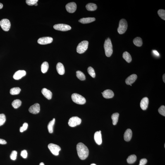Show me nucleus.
Here are the masks:
<instances>
[{"mask_svg": "<svg viewBox=\"0 0 165 165\" xmlns=\"http://www.w3.org/2000/svg\"><path fill=\"white\" fill-rule=\"evenodd\" d=\"M77 154L80 159L85 160L88 157L89 151L85 144L81 142L78 143L77 146Z\"/></svg>", "mask_w": 165, "mask_h": 165, "instance_id": "nucleus-1", "label": "nucleus"}, {"mask_svg": "<svg viewBox=\"0 0 165 165\" xmlns=\"http://www.w3.org/2000/svg\"><path fill=\"white\" fill-rule=\"evenodd\" d=\"M105 53L106 56L110 57L113 54V45L111 39L108 38L106 39L104 44Z\"/></svg>", "mask_w": 165, "mask_h": 165, "instance_id": "nucleus-2", "label": "nucleus"}, {"mask_svg": "<svg viewBox=\"0 0 165 165\" xmlns=\"http://www.w3.org/2000/svg\"><path fill=\"white\" fill-rule=\"evenodd\" d=\"M72 99L74 102L78 104H84L86 102V99L85 98L80 94L77 93L72 94Z\"/></svg>", "mask_w": 165, "mask_h": 165, "instance_id": "nucleus-3", "label": "nucleus"}, {"mask_svg": "<svg viewBox=\"0 0 165 165\" xmlns=\"http://www.w3.org/2000/svg\"><path fill=\"white\" fill-rule=\"evenodd\" d=\"M128 28V23L126 20L122 19L120 20L118 29V33L120 34L124 33Z\"/></svg>", "mask_w": 165, "mask_h": 165, "instance_id": "nucleus-4", "label": "nucleus"}, {"mask_svg": "<svg viewBox=\"0 0 165 165\" xmlns=\"http://www.w3.org/2000/svg\"><path fill=\"white\" fill-rule=\"evenodd\" d=\"M88 42L86 40L82 41L78 45L77 51L79 54H81L85 52L88 48Z\"/></svg>", "mask_w": 165, "mask_h": 165, "instance_id": "nucleus-5", "label": "nucleus"}, {"mask_svg": "<svg viewBox=\"0 0 165 165\" xmlns=\"http://www.w3.org/2000/svg\"><path fill=\"white\" fill-rule=\"evenodd\" d=\"M48 148L52 153L55 156L58 155L60 151L61 150V148L59 146L53 143L49 144Z\"/></svg>", "mask_w": 165, "mask_h": 165, "instance_id": "nucleus-6", "label": "nucleus"}, {"mask_svg": "<svg viewBox=\"0 0 165 165\" xmlns=\"http://www.w3.org/2000/svg\"><path fill=\"white\" fill-rule=\"evenodd\" d=\"M81 122V120L77 116H73L70 119L68 122L69 125L71 127H74L80 125Z\"/></svg>", "mask_w": 165, "mask_h": 165, "instance_id": "nucleus-7", "label": "nucleus"}, {"mask_svg": "<svg viewBox=\"0 0 165 165\" xmlns=\"http://www.w3.org/2000/svg\"><path fill=\"white\" fill-rule=\"evenodd\" d=\"M0 25L3 30L5 31H8L11 26L9 20L7 19H4L0 22Z\"/></svg>", "mask_w": 165, "mask_h": 165, "instance_id": "nucleus-8", "label": "nucleus"}, {"mask_svg": "<svg viewBox=\"0 0 165 165\" xmlns=\"http://www.w3.org/2000/svg\"><path fill=\"white\" fill-rule=\"evenodd\" d=\"M53 27L55 30L62 31H66L71 29V27L70 25L65 24H58L54 25Z\"/></svg>", "mask_w": 165, "mask_h": 165, "instance_id": "nucleus-9", "label": "nucleus"}, {"mask_svg": "<svg viewBox=\"0 0 165 165\" xmlns=\"http://www.w3.org/2000/svg\"><path fill=\"white\" fill-rule=\"evenodd\" d=\"M53 41V39L52 37H45L39 38L37 42L39 44L45 45L51 43Z\"/></svg>", "mask_w": 165, "mask_h": 165, "instance_id": "nucleus-10", "label": "nucleus"}, {"mask_svg": "<svg viewBox=\"0 0 165 165\" xmlns=\"http://www.w3.org/2000/svg\"><path fill=\"white\" fill-rule=\"evenodd\" d=\"M30 113L33 114H37L40 111V106L39 104L36 103L31 106L29 109Z\"/></svg>", "mask_w": 165, "mask_h": 165, "instance_id": "nucleus-11", "label": "nucleus"}, {"mask_svg": "<svg viewBox=\"0 0 165 165\" xmlns=\"http://www.w3.org/2000/svg\"><path fill=\"white\" fill-rule=\"evenodd\" d=\"M67 11L70 13H73L76 11L77 6L74 2H71L68 3L66 5Z\"/></svg>", "mask_w": 165, "mask_h": 165, "instance_id": "nucleus-12", "label": "nucleus"}, {"mask_svg": "<svg viewBox=\"0 0 165 165\" xmlns=\"http://www.w3.org/2000/svg\"><path fill=\"white\" fill-rule=\"evenodd\" d=\"M26 74V72L25 70H19L15 72L13 75V78L15 80H18L25 76Z\"/></svg>", "mask_w": 165, "mask_h": 165, "instance_id": "nucleus-13", "label": "nucleus"}, {"mask_svg": "<svg viewBox=\"0 0 165 165\" xmlns=\"http://www.w3.org/2000/svg\"><path fill=\"white\" fill-rule=\"evenodd\" d=\"M94 139L96 143L98 145H100L102 144V140L101 130L96 132L94 134Z\"/></svg>", "mask_w": 165, "mask_h": 165, "instance_id": "nucleus-14", "label": "nucleus"}, {"mask_svg": "<svg viewBox=\"0 0 165 165\" xmlns=\"http://www.w3.org/2000/svg\"><path fill=\"white\" fill-rule=\"evenodd\" d=\"M149 101L148 98L144 97L142 99L140 104V107L143 110L147 109L149 104Z\"/></svg>", "mask_w": 165, "mask_h": 165, "instance_id": "nucleus-15", "label": "nucleus"}, {"mask_svg": "<svg viewBox=\"0 0 165 165\" xmlns=\"http://www.w3.org/2000/svg\"><path fill=\"white\" fill-rule=\"evenodd\" d=\"M137 78V76L135 74L131 75L126 79L125 80V82L127 85H131L135 81Z\"/></svg>", "mask_w": 165, "mask_h": 165, "instance_id": "nucleus-16", "label": "nucleus"}, {"mask_svg": "<svg viewBox=\"0 0 165 165\" xmlns=\"http://www.w3.org/2000/svg\"><path fill=\"white\" fill-rule=\"evenodd\" d=\"M102 95L105 98H112L114 96V93L113 91L109 89H107L102 93Z\"/></svg>", "mask_w": 165, "mask_h": 165, "instance_id": "nucleus-17", "label": "nucleus"}, {"mask_svg": "<svg viewBox=\"0 0 165 165\" xmlns=\"http://www.w3.org/2000/svg\"><path fill=\"white\" fill-rule=\"evenodd\" d=\"M42 94L44 97L48 99H51L52 97V94L50 91L46 88H44L41 91Z\"/></svg>", "mask_w": 165, "mask_h": 165, "instance_id": "nucleus-18", "label": "nucleus"}, {"mask_svg": "<svg viewBox=\"0 0 165 165\" xmlns=\"http://www.w3.org/2000/svg\"><path fill=\"white\" fill-rule=\"evenodd\" d=\"M132 130L130 129H128L125 132L124 135V139L127 142L129 141L132 138Z\"/></svg>", "mask_w": 165, "mask_h": 165, "instance_id": "nucleus-19", "label": "nucleus"}, {"mask_svg": "<svg viewBox=\"0 0 165 165\" xmlns=\"http://www.w3.org/2000/svg\"><path fill=\"white\" fill-rule=\"evenodd\" d=\"M56 69L59 74L63 75L65 73V70L63 65L60 63H58L56 66Z\"/></svg>", "mask_w": 165, "mask_h": 165, "instance_id": "nucleus-20", "label": "nucleus"}, {"mask_svg": "<svg viewBox=\"0 0 165 165\" xmlns=\"http://www.w3.org/2000/svg\"><path fill=\"white\" fill-rule=\"evenodd\" d=\"M95 19L94 18H83L79 20V22L82 24H86L91 23L95 21Z\"/></svg>", "mask_w": 165, "mask_h": 165, "instance_id": "nucleus-21", "label": "nucleus"}, {"mask_svg": "<svg viewBox=\"0 0 165 165\" xmlns=\"http://www.w3.org/2000/svg\"><path fill=\"white\" fill-rule=\"evenodd\" d=\"M86 8L88 11H94L97 9V5L93 3H89L86 5Z\"/></svg>", "mask_w": 165, "mask_h": 165, "instance_id": "nucleus-22", "label": "nucleus"}, {"mask_svg": "<svg viewBox=\"0 0 165 165\" xmlns=\"http://www.w3.org/2000/svg\"><path fill=\"white\" fill-rule=\"evenodd\" d=\"M55 118H53L52 121H50L48 124L47 128L50 133H52L53 132V127H54L55 122Z\"/></svg>", "mask_w": 165, "mask_h": 165, "instance_id": "nucleus-23", "label": "nucleus"}, {"mask_svg": "<svg viewBox=\"0 0 165 165\" xmlns=\"http://www.w3.org/2000/svg\"><path fill=\"white\" fill-rule=\"evenodd\" d=\"M49 68V64L47 62H44L41 65V70L43 73H46L47 72Z\"/></svg>", "mask_w": 165, "mask_h": 165, "instance_id": "nucleus-24", "label": "nucleus"}, {"mask_svg": "<svg viewBox=\"0 0 165 165\" xmlns=\"http://www.w3.org/2000/svg\"><path fill=\"white\" fill-rule=\"evenodd\" d=\"M123 58L128 63H130L132 60V58L130 54L127 51L124 52L123 55Z\"/></svg>", "mask_w": 165, "mask_h": 165, "instance_id": "nucleus-25", "label": "nucleus"}, {"mask_svg": "<svg viewBox=\"0 0 165 165\" xmlns=\"http://www.w3.org/2000/svg\"><path fill=\"white\" fill-rule=\"evenodd\" d=\"M133 42L134 44L137 47H141L142 44V39L140 37H137L134 39Z\"/></svg>", "mask_w": 165, "mask_h": 165, "instance_id": "nucleus-26", "label": "nucleus"}, {"mask_svg": "<svg viewBox=\"0 0 165 165\" xmlns=\"http://www.w3.org/2000/svg\"><path fill=\"white\" fill-rule=\"evenodd\" d=\"M119 113H113L111 116L112 119V120L113 123V125H116L118 121Z\"/></svg>", "mask_w": 165, "mask_h": 165, "instance_id": "nucleus-27", "label": "nucleus"}, {"mask_svg": "<svg viewBox=\"0 0 165 165\" xmlns=\"http://www.w3.org/2000/svg\"><path fill=\"white\" fill-rule=\"evenodd\" d=\"M20 91H21V89L19 87H13L10 90V93L11 95H17L19 94Z\"/></svg>", "mask_w": 165, "mask_h": 165, "instance_id": "nucleus-28", "label": "nucleus"}, {"mask_svg": "<svg viewBox=\"0 0 165 165\" xmlns=\"http://www.w3.org/2000/svg\"><path fill=\"white\" fill-rule=\"evenodd\" d=\"M136 159V156L135 155H132L129 156L127 159V161L129 164H133L135 162Z\"/></svg>", "mask_w": 165, "mask_h": 165, "instance_id": "nucleus-29", "label": "nucleus"}, {"mask_svg": "<svg viewBox=\"0 0 165 165\" xmlns=\"http://www.w3.org/2000/svg\"><path fill=\"white\" fill-rule=\"evenodd\" d=\"M22 102L19 99H16L12 103V106L15 109H17L21 105Z\"/></svg>", "mask_w": 165, "mask_h": 165, "instance_id": "nucleus-30", "label": "nucleus"}, {"mask_svg": "<svg viewBox=\"0 0 165 165\" xmlns=\"http://www.w3.org/2000/svg\"><path fill=\"white\" fill-rule=\"evenodd\" d=\"M76 75L77 78L81 80H85V76L84 74L82 72L78 71L76 72Z\"/></svg>", "mask_w": 165, "mask_h": 165, "instance_id": "nucleus-31", "label": "nucleus"}, {"mask_svg": "<svg viewBox=\"0 0 165 165\" xmlns=\"http://www.w3.org/2000/svg\"><path fill=\"white\" fill-rule=\"evenodd\" d=\"M87 72L93 78H94L95 77V73L94 70L92 67H89L87 68Z\"/></svg>", "mask_w": 165, "mask_h": 165, "instance_id": "nucleus-32", "label": "nucleus"}, {"mask_svg": "<svg viewBox=\"0 0 165 165\" xmlns=\"http://www.w3.org/2000/svg\"><path fill=\"white\" fill-rule=\"evenodd\" d=\"M158 14L162 19L165 20V11L163 9H160L158 11Z\"/></svg>", "mask_w": 165, "mask_h": 165, "instance_id": "nucleus-33", "label": "nucleus"}, {"mask_svg": "<svg viewBox=\"0 0 165 165\" xmlns=\"http://www.w3.org/2000/svg\"><path fill=\"white\" fill-rule=\"evenodd\" d=\"M6 121V116L4 114H0V126L3 125Z\"/></svg>", "mask_w": 165, "mask_h": 165, "instance_id": "nucleus-34", "label": "nucleus"}, {"mask_svg": "<svg viewBox=\"0 0 165 165\" xmlns=\"http://www.w3.org/2000/svg\"><path fill=\"white\" fill-rule=\"evenodd\" d=\"M38 0H27L26 2L29 6H33L38 2Z\"/></svg>", "mask_w": 165, "mask_h": 165, "instance_id": "nucleus-35", "label": "nucleus"}, {"mask_svg": "<svg viewBox=\"0 0 165 165\" xmlns=\"http://www.w3.org/2000/svg\"><path fill=\"white\" fill-rule=\"evenodd\" d=\"M159 113L162 115L165 116V106H162L159 109Z\"/></svg>", "mask_w": 165, "mask_h": 165, "instance_id": "nucleus-36", "label": "nucleus"}, {"mask_svg": "<svg viewBox=\"0 0 165 165\" xmlns=\"http://www.w3.org/2000/svg\"><path fill=\"white\" fill-rule=\"evenodd\" d=\"M17 152L16 151H13L10 155L11 159L13 160H15L16 159Z\"/></svg>", "mask_w": 165, "mask_h": 165, "instance_id": "nucleus-37", "label": "nucleus"}, {"mask_svg": "<svg viewBox=\"0 0 165 165\" xmlns=\"http://www.w3.org/2000/svg\"><path fill=\"white\" fill-rule=\"evenodd\" d=\"M28 127V124L26 123H25L23 124V126L20 127V132H22L25 131L27 130Z\"/></svg>", "mask_w": 165, "mask_h": 165, "instance_id": "nucleus-38", "label": "nucleus"}, {"mask_svg": "<svg viewBox=\"0 0 165 165\" xmlns=\"http://www.w3.org/2000/svg\"><path fill=\"white\" fill-rule=\"evenodd\" d=\"M20 155L24 159H26L27 157L28 153L26 150H24L22 151Z\"/></svg>", "mask_w": 165, "mask_h": 165, "instance_id": "nucleus-39", "label": "nucleus"}, {"mask_svg": "<svg viewBox=\"0 0 165 165\" xmlns=\"http://www.w3.org/2000/svg\"><path fill=\"white\" fill-rule=\"evenodd\" d=\"M147 162V159H143L140 160V164L139 165H145Z\"/></svg>", "mask_w": 165, "mask_h": 165, "instance_id": "nucleus-40", "label": "nucleus"}, {"mask_svg": "<svg viewBox=\"0 0 165 165\" xmlns=\"http://www.w3.org/2000/svg\"><path fill=\"white\" fill-rule=\"evenodd\" d=\"M6 143L7 142L6 140L2 139H0V144H6Z\"/></svg>", "mask_w": 165, "mask_h": 165, "instance_id": "nucleus-41", "label": "nucleus"}, {"mask_svg": "<svg viewBox=\"0 0 165 165\" xmlns=\"http://www.w3.org/2000/svg\"><path fill=\"white\" fill-rule=\"evenodd\" d=\"M153 52L154 53V54L156 55V56H159V52H157V51L156 50H154L153 51Z\"/></svg>", "mask_w": 165, "mask_h": 165, "instance_id": "nucleus-42", "label": "nucleus"}, {"mask_svg": "<svg viewBox=\"0 0 165 165\" xmlns=\"http://www.w3.org/2000/svg\"><path fill=\"white\" fill-rule=\"evenodd\" d=\"M165 74H164L163 75V81L164 82V83L165 82Z\"/></svg>", "mask_w": 165, "mask_h": 165, "instance_id": "nucleus-43", "label": "nucleus"}, {"mask_svg": "<svg viewBox=\"0 0 165 165\" xmlns=\"http://www.w3.org/2000/svg\"><path fill=\"white\" fill-rule=\"evenodd\" d=\"M3 5L2 3H0V9H1L3 8Z\"/></svg>", "mask_w": 165, "mask_h": 165, "instance_id": "nucleus-44", "label": "nucleus"}, {"mask_svg": "<svg viewBox=\"0 0 165 165\" xmlns=\"http://www.w3.org/2000/svg\"><path fill=\"white\" fill-rule=\"evenodd\" d=\"M39 165H45L43 163L41 162L40 163V164H39Z\"/></svg>", "mask_w": 165, "mask_h": 165, "instance_id": "nucleus-45", "label": "nucleus"}, {"mask_svg": "<svg viewBox=\"0 0 165 165\" xmlns=\"http://www.w3.org/2000/svg\"><path fill=\"white\" fill-rule=\"evenodd\" d=\"M37 5H38V4L37 3H36V4H35V6H37Z\"/></svg>", "mask_w": 165, "mask_h": 165, "instance_id": "nucleus-46", "label": "nucleus"}, {"mask_svg": "<svg viewBox=\"0 0 165 165\" xmlns=\"http://www.w3.org/2000/svg\"><path fill=\"white\" fill-rule=\"evenodd\" d=\"M91 165H96L94 164H91Z\"/></svg>", "mask_w": 165, "mask_h": 165, "instance_id": "nucleus-47", "label": "nucleus"}, {"mask_svg": "<svg viewBox=\"0 0 165 165\" xmlns=\"http://www.w3.org/2000/svg\"><path fill=\"white\" fill-rule=\"evenodd\" d=\"M130 85V86H132V85Z\"/></svg>", "mask_w": 165, "mask_h": 165, "instance_id": "nucleus-48", "label": "nucleus"}]
</instances>
